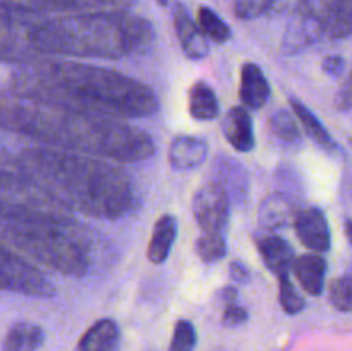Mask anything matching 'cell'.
I'll list each match as a JSON object with an SVG mask.
<instances>
[{
	"mask_svg": "<svg viewBox=\"0 0 352 351\" xmlns=\"http://www.w3.org/2000/svg\"><path fill=\"white\" fill-rule=\"evenodd\" d=\"M208 145L196 136H175L168 145V164L174 171H191L206 160Z\"/></svg>",
	"mask_w": 352,
	"mask_h": 351,
	"instance_id": "obj_15",
	"label": "cell"
},
{
	"mask_svg": "<svg viewBox=\"0 0 352 351\" xmlns=\"http://www.w3.org/2000/svg\"><path fill=\"white\" fill-rule=\"evenodd\" d=\"M270 83L265 76L263 69L254 62H246L241 69L239 96L248 110H258L267 105L270 98Z\"/></svg>",
	"mask_w": 352,
	"mask_h": 351,
	"instance_id": "obj_14",
	"label": "cell"
},
{
	"mask_svg": "<svg viewBox=\"0 0 352 351\" xmlns=\"http://www.w3.org/2000/svg\"><path fill=\"white\" fill-rule=\"evenodd\" d=\"M155 41L153 24L129 10L48 16L38 30L41 57L120 58L146 54Z\"/></svg>",
	"mask_w": 352,
	"mask_h": 351,
	"instance_id": "obj_4",
	"label": "cell"
},
{
	"mask_svg": "<svg viewBox=\"0 0 352 351\" xmlns=\"http://www.w3.org/2000/svg\"><path fill=\"white\" fill-rule=\"evenodd\" d=\"M330 303L339 312H351L352 310V277L342 275L337 277L330 284Z\"/></svg>",
	"mask_w": 352,
	"mask_h": 351,
	"instance_id": "obj_31",
	"label": "cell"
},
{
	"mask_svg": "<svg viewBox=\"0 0 352 351\" xmlns=\"http://www.w3.org/2000/svg\"><path fill=\"white\" fill-rule=\"evenodd\" d=\"M196 346V329L189 320H179L174 327L170 351H192Z\"/></svg>",
	"mask_w": 352,
	"mask_h": 351,
	"instance_id": "obj_32",
	"label": "cell"
},
{
	"mask_svg": "<svg viewBox=\"0 0 352 351\" xmlns=\"http://www.w3.org/2000/svg\"><path fill=\"white\" fill-rule=\"evenodd\" d=\"M33 191V182L19 171L16 157L0 147V202H24Z\"/></svg>",
	"mask_w": 352,
	"mask_h": 351,
	"instance_id": "obj_13",
	"label": "cell"
},
{
	"mask_svg": "<svg viewBox=\"0 0 352 351\" xmlns=\"http://www.w3.org/2000/svg\"><path fill=\"white\" fill-rule=\"evenodd\" d=\"M120 329L112 319H102L93 323L79 339V351H117Z\"/></svg>",
	"mask_w": 352,
	"mask_h": 351,
	"instance_id": "obj_21",
	"label": "cell"
},
{
	"mask_svg": "<svg viewBox=\"0 0 352 351\" xmlns=\"http://www.w3.org/2000/svg\"><path fill=\"white\" fill-rule=\"evenodd\" d=\"M155 2H157L158 6H162V7H167L168 3H170V0H155Z\"/></svg>",
	"mask_w": 352,
	"mask_h": 351,
	"instance_id": "obj_39",
	"label": "cell"
},
{
	"mask_svg": "<svg viewBox=\"0 0 352 351\" xmlns=\"http://www.w3.org/2000/svg\"><path fill=\"white\" fill-rule=\"evenodd\" d=\"M292 217H296L294 205H292L291 198L282 191L268 195L261 202L260 210H258V222L265 231L282 229V227L289 226Z\"/></svg>",
	"mask_w": 352,
	"mask_h": 351,
	"instance_id": "obj_19",
	"label": "cell"
},
{
	"mask_svg": "<svg viewBox=\"0 0 352 351\" xmlns=\"http://www.w3.org/2000/svg\"><path fill=\"white\" fill-rule=\"evenodd\" d=\"M294 227L299 241L313 253H325L330 250L332 234L323 210L316 206L299 210L294 217Z\"/></svg>",
	"mask_w": 352,
	"mask_h": 351,
	"instance_id": "obj_11",
	"label": "cell"
},
{
	"mask_svg": "<svg viewBox=\"0 0 352 351\" xmlns=\"http://www.w3.org/2000/svg\"><path fill=\"white\" fill-rule=\"evenodd\" d=\"M0 237L58 274L82 277L91 268L88 233L67 212L0 202Z\"/></svg>",
	"mask_w": 352,
	"mask_h": 351,
	"instance_id": "obj_5",
	"label": "cell"
},
{
	"mask_svg": "<svg viewBox=\"0 0 352 351\" xmlns=\"http://www.w3.org/2000/svg\"><path fill=\"white\" fill-rule=\"evenodd\" d=\"M222 131L226 140L236 148L237 151H251L256 145L254 141V129H253V120H251L250 112L244 105L232 107L223 117Z\"/></svg>",
	"mask_w": 352,
	"mask_h": 351,
	"instance_id": "obj_16",
	"label": "cell"
},
{
	"mask_svg": "<svg viewBox=\"0 0 352 351\" xmlns=\"http://www.w3.org/2000/svg\"><path fill=\"white\" fill-rule=\"evenodd\" d=\"M172 19H174L175 33H177L179 43L186 57L191 61L205 58L210 52L208 38L199 30L198 23L191 17L184 3L175 2L172 7Z\"/></svg>",
	"mask_w": 352,
	"mask_h": 351,
	"instance_id": "obj_12",
	"label": "cell"
},
{
	"mask_svg": "<svg viewBox=\"0 0 352 351\" xmlns=\"http://www.w3.org/2000/svg\"><path fill=\"white\" fill-rule=\"evenodd\" d=\"M195 251L199 260L205 262V264L222 260L227 255L226 236H223V233H203L196 240Z\"/></svg>",
	"mask_w": 352,
	"mask_h": 351,
	"instance_id": "obj_28",
	"label": "cell"
},
{
	"mask_svg": "<svg viewBox=\"0 0 352 351\" xmlns=\"http://www.w3.org/2000/svg\"><path fill=\"white\" fill-rule=\"evenodd\" d=\"M346 236L349 240V243L352 244V220L347 219L346 220Z\"/></svg>",
	"mask_w": 352,
	"mask_h": 351,
	"instance_id": "obj_38",
	"label": "cell"
},
{
	"mask_svg": "<svg viewBox=\"0 0 352 351\" xmlns=\"http://www.w3.org/2000/svg\"><path fill=\"white\" fill-rule=\"evenodd\" d=\"M0 289L36 298H52L54 282L30 260L0 244Z\"/></svg>",
	"mask_w": 352,
	"mask_h": 351,
	"instance_id": "obj_8",
	"label": "cell"
},
{
	"mask_svg": "<svg viewBox=\"0 0 352 351\" xmlns=\"http://www.w3.org/2000/svg\"><path fill=\"white\" fill-rule=\"evenodd\" d=\"M30 9L38 10L41 14H86V12H103V10H126L134 6L136 0H16Z\"/></svg>",
	"mask_w": 352,
	"mask_h": 351,
	"instance_id": "obj_10",
	"label": "cell"
},
{
	"mask_svg": "<svg viewBox=\"0 0 352 351\" xmlns=\"http://www.w3.org/2000/svg\"><path fill=\"white\" fill-rule=\"evenodd\" d=\"M325 34L332 40H344L352 34V0H333Z\"/></svg>",
	"mask_w": 352,
	"mask_h": 351,
	"instance_id": "obj_26",
	"label": "cell"
},
{
	"mask_svg": "<svg viewBox=\"0 0 352 351\" xmlns=\"http://www.w3.org/2000/svg\"><path fill=\"white\" fill-rule=\"evenodd\" d=\"M212 174V181L219 182L229 193L230 200H236V202L244 200L248 193V174L246 169L236 158H230L227 155H219L215 162H213Z\"/></svg>",
	"mask_w": 352,
	"mask_h": 351,
	"instance_id": "obj_17",
	"label": "cell"
},
{
	"mask_svg": "<svg viewBox=\"0 0 352 351\" xmlns=\"http://www.w3.org/2000/svg\"><path fill=\"white\" fill-rule=\"evenodd\" d=\"M248 320V310L243 306L236 305V303H230L226 306V312H223L222 323L227 327H237L241 323H244Z\"/></svg>",
	"mask_w": 352,
	"mask_h": 351,
	"instance_id": "obj_34",
	"label": "cell"
},
{
	"mask_svg": "<svg viewBox=\"0 0 352 351\" xmlns=\"http://www.w3.org/2000/svg\"><path fill=\"white\" fill-rule=\"evenodd\" d=\"M258 250H260L261 258H263L265 265L274 272L277 277L280 275H289L292 264H294V250L291 244L280 236H265L258 241Z\"/></svg>",
	"mask_w": 352,
	"mask_h": 351,
	"instance_id": "obj_20",
	"label": "cell"
},
{
	"mask_svg": "<svg viewBox=\"0 0 352 351\" xmlns=\"http://www.w3.org/2000/svg\"><path fill=\"white\" fill-rule=\"evenodd\" d=\"M220 296H222V299L227 303V305H230V303H236L237 289L232 288V286H227V288L222 289Z\"/></svg>",
	"mask_w": 352,
	"mask_h": 351,
	"instance_id": "obj_37",
	"label": "cell"
},
{
	"mask_svg": "<svg viewBox=\"0 0 352 351\" xmlns=\"http://www.w3.org/2000/svg\"><path fill=\"white\" fill-rule=\"evenodd\" d=\"M270 129L274 131L275 136L285 145L298 143L301 140V131H299L298 123L287 110H277L270 116Z\"/></svg>",
	"mask_w": 352,
	"mask_h": 351,
	"instance_id": "obj_29",
	"label": "cell"
},
{
	"mask_svg": "<svg viewBox=\"0 0 352 351\" xmlns=\"http://www.w3.org/2000/svg\"><path fill=\"white\" fill-rule=\"evenodd\" d=\"M346 67V61L340 55H329L322 61V69L325 74L332 76V78H339Z\"/></svg>",
	"mask_w": 352,
	"mask_h": 351,
	"instance_id": "obj_35",
	"label": "cell"
},
{
	"mask_svg": "<svg viewBox=\"0 0 352 351\" xmlns=\"http://www.w3.org/2000/svg\"><path fill=\"white\" fill-rule=\"evenodd\" d=\"M198 26L203 31L208 40L215 41V43H227V41L232 38V30L229 28V24L219 16L213 9L210 7L201 6L198 9Z\"/></svg>",
	"mask_w": 352,
	"mask_h": 351,
	"instance_id": "obj_27",
	"label": "cell"
},
{
	"mask_svg": "<svg viewBox=\"0 0 352 351\" xmlns=\"http://www.w3.org/2000/svg\"><path fill=\"white\" fill-rule=\"evenodd\" d=\"M47 17L16 0H0V62L24 65L43 61L36 38Z\"/></svg>",
	"mask_w": 352,
	"mask_h": 351,
	"instance_id": "obj_6",
	"label": "cell"
},
{
	"mask_svg": "<svg viewBox=\"0 0 352 351\" xmlns=\"http://www.w3.org/2000/svg\"><path fill=\"white\" fill-rule=\"evenodd\" d=\"M230 196L219 182L203 184L192 198V215L203 233H223L230 217Z\"/></svg>",
	"mask_w": 352,
	"mask_h": 351,
	"instance_id": "obj_9",
	"label": "cell"
},
{
	"mask_svg": "<svg viewBox=\"0 0 352 351\" xmlns=\"http://www.w3.org/2000/svg\"><path fill=\"white\" fill-rule=\"evenodd\" d=\"M45 341L40 326L31 322H17L7 332L2 351H38Z\"/></svg>",
	"mask_w": 352,
	"mask_h": 351,
	"instance_id": "obj_23",
	"label": "cell"
},
{
	"mask_svg": "<svg viewBox=\"0 0 352 351\" xmlns=\"http://www.w3.org/2000/svg\"><path fill=\"white\" fill-rule=\"evenodd\" d=\"M296 279L308 295L320 296L325 288L327 260L318 253L301 255L292 264Z\"/></svg>",
	"mask_w": 352,
	"mask_h": 351,
	"instance_id": "obj_18",
	"label": "cell"
},
{
	"mask_svg": "<svg viewBox=\"0 0 352 351\" xmlns=\"http://www.w3.org/2000/svg\"><path fill=\"white\" fill-rule=\"evenodd\" d=\"M291 107L309 140L315 141L316 145H320V147L325 148V150H336L337 145L336 141H333V138L330 136L329 131H327V127L323 126L322 120H320L318 117L301 102V100L291 98Z\"/></svg>",
	"mask_w": 352,
	"mask_h": 351,
	"instance_id": "obj_25",
	"label": "cell"
},
{
	"mask_svg": "<svg viewBox=\"0 0 352 351\" xmlns=\"http://www.w3.org/2000/svg\"><path fill=\"white\" fill-rule=\"evenodd\" d=\"M333 0H299L282 36L285 55H296L311 47L325 34Z\"/></svg>",
	"mask_w": 352,
	"mask_h": 351,
	"instance_id": "obj_7",
	"label": "cell"
},
{
	"mask_svg": "<svg viewBox=\"0 0 352 351\" xmlns=\"http://www.w3.org/2000/svg\"><path fill=\"white\" fill-rule=\"evenodd\" d=\"M10 89L40 102L116 119H143L160 110L153 88L119 71L74 61L17 65Z\"/></svg>",
	"mask_w": 352,
	"mask_h": 351,
	"instance_id": "obj_2",
	"label": "cell"
},
{
	"mask_svg": "<svg viewBox=\"0 0 352 351\" xmlns=\"http://www.w3.org/2000/svg\"><path fill=\"white\" fill-rule=\"evenodd\" d=\"M278 301H280L284 312L289 313V315H296V313L302 312L306 306L305 298L292 286L289 275H280L278 277Z\"/></svg>",
	"mask_w": 352,
	"mask_h": 351,
	"instance_id": "obj_30",
	"label": "cell"
},
{
	"mask_svg": "<svg viewBox=\"0 0 352 351\" xmlns=\"http://www.w3.org/2000/svg\"><path fill=\"white\" fill-rule=\"evenodd\" d=\"M229 270H230V277H232L234 282H239V284H244V282L250 281V270H248L246 265L241 264L239 260L230 262Z\"/></svg>",
	"mask_w": 352,
	"mask_h": 351,
	"instance_id": "obj_36",
	"label": "cell"
},
{
	"mask_svg": "<svg viewBox=\"0 0 352 351\" xmlns=\"http://www.w3.org/2000/svg\"><path fill=\"white\" fill-rule=\"evenodd\" d=\"M0 129L119 164L148 160L157 151L153 138L126 120L52 105L14 89L0 92Z\"/></svg>",
	"mask_w": 352,
	"mask_h": 351,
	"instance_id": "obj_1",
	"label": "cell"
},
{
	"mask_svg": "<svg viewBox=\"0 0 352 351\" xmlns=\"http://www.w3.org/2000/svg\"><path fill=\"white\" fill-rule=\"evenodd\" d=\"M220 112V103L212 86L196 81L189 88V114L196 120H213Z\"/></svg>",
	"mask_w": 352,
	"mask_h": 351,
	"instance_id": "obj_24",
	"label": "cell"
},
{
	"mask_svg": "<svg viewBox=\"0 0 352 351\" xmlns=\"http://www.w3.org/2000/svg\"><path fill=\"white\" fill-rule=\"evenodd\" d=\"M175 237H177V220L172 215H162L155 222L150 244H148L146 255L151 264L160 265L167 260Z\"/></svg>",
	"mask_w": 352,
	"mask_h": 351,
	"instance_id": "obj_22",
	"label": "cell"
},
{
	"mask_svg": "<svg viewBox=\"0 0 352 351\" xmlns=\"http://www.w3.org/2000/svg\"><path fill=\"white\" fill-rule=\"evenodd\" d=\"M277 0H234V10L239 19H256L274 7Z\"/></svg>",
	"mask_w": 352,
	"mask_h": 351,
	"instance_id": "obj_33",
	"label": "cell"
},
{
	"mask_svg": "<svg viewBox=\"0 0 352 351\" xmlns=\"http://www.w3.org/2000/svg\"><path fill=\"white\" fill-rule=\"evenodd\" d=\"M19 171L69 212L117 220L136 205V188L119 162L50 147L26 148Z\"/></svg>",
	"mask_w": 352,
	"mask_h": 351,
	"instance_id": "obj_3",
	"label": "cell"
}]
</instances>
